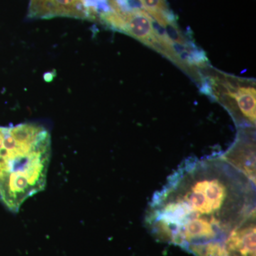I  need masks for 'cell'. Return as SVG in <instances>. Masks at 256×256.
<instances>
[{"label":"cell","mask_w":256,"mask_h":256,"mask_svg":"<svg viewBox=\"0 0 256 256\" xmlns=\"http://www.w3.org/2000/svg\"><path fill=\"white\" fill-rule=\"evenodd\" d=\"M50 136L43 126L24 124L0 127V201L18 212L46 183Z\"/></svg>","instance_id":"obj_2"},{"label":"cell","mask_w":256,"mask_h":256,"mask_svg":"<svg viewBox=\"0 0 256 256\" xmlns=\"http://www.w3.org/2000/svg\"><path fill=\"white\" fill-rule=\"evenodd\" d=\"M224 246L229 256H256V212L228 234Z\"/></svg>","instance_id":"obj_6"},{"label":"cell","mask_w":256,"mask_h":256,"mask_svg":"<svg viewBox=\"0 0 256 256\" xmlns=\"http://www.w3.org/2000/svg\"><path fill=\"white\" fill-rule=\"evenodd\" d=\"M143 9L146 10L152 18L156 20L172 14L170 10L166 0H138Z\"/></svg>","instance_id":"obj_7"},{"label":"cell","mask_w":256,"mask_h":256,"mask_svg":"<svg viewBox=\"0 0 256 256\" xmlns=\"http://www.w3.org/2000/svg\"><path fill=\"white\" fill-rule=\"evenodd\" d=\"M28 16L34 18H70L94 21L88 0H30Z\"/></svg>","instance_id":"obj_4"},{"label":"cell","mask_w":256,"mask_h":256,"mask_svg":"<svg viewBox=\"0 0 256 256\" xmlns=\"http://www.w3.org/2000/svg\"><path fill=\"white\" fill-rule=\"evenodd\" d=\"M255 184L222 156L188 160L153 196L146 226L186 250L220 242L255 213Z\"/></svg>","instance_id":"obj_1"},{"label":"cell","mask_w":256,"mask_h":256,"mask_svg":"<svg viewBox=\"0 0 256 256\" xmlns=\"http://www.w3.org/2000/svg\"><path fill=\"white\" fill-rule=\"evenodd\" d=\"M203 94L226 109L239 129L256 127V80L224 73L210 66L201 72Z\"/></svg>","instance_id":"obj_3"},{"label":"cell","mask_w":256,"mask_h":256,"mask_svg":"<svg viewBox=\"0 0 256 256\" xmlns=\"http://www.w3.org/2000/svg\"><path fill=\"white\" fill-rule=\"evenodd\" d=\"M255 128L239 129L236 142L222 156L256 183Z\"/></svg>","instance_id":"obj_5"},{"label":"cell","mask_w":256,"mask_h":256,"mask_svg":"<svg viewBox=\"0 0 256 256\" xmlns=\"http://www.w3.org/2000/svg\"><path fill=\"white\" fill-rule=\"evenodd\" d=\"M188 250L196 256H229L222 242H210L194 246Z\"/></svg>","instance_id":"obj_8"}]
</instances>
